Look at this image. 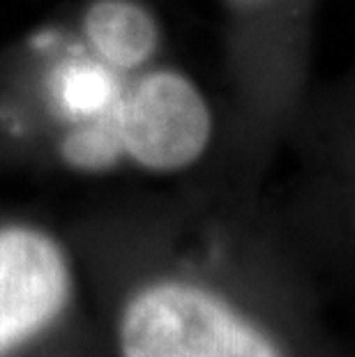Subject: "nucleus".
<instances>
[{"mask_svg": "<svg viewBox=\"0 0 355 357\" xmlns=\"http://www.w3.org/2000/svg\"><path fill=\"white\" fill-rule=\"evenodd\" d=\"M120 77L123 74L113 72L95 56L65 58L51 70V104L70 125L104 118L118 109L123 97L125 86Z\"/></svg>", "mask_w": 355, "mask_h": 357, "instance_id": "39448f33", "label": "nucleus"}, {"mask_svg": "<svg viewBox=\"0 0 355 357\" xmlns=\"http://www.w3.org/2000/svg\"><path fill=\"white\" fill-rule=\"evenodd\" d=\"M60 157L81 173L111 171L125 159L116 111L104 118L72 123L60 141Z\"/></svg>", "mask_w": 355, "mask_h": 357, "instance_id": "423d86ee", "label": "nucleus"}, {"mask_svg": "<svg viewBox=\"0 0 355 357\" xmlns=\"http://www.w3.org/2000/svg\"><path fill=\"white\" fill-rule=\"evenodd\" d=\"M72 298V270L58 242L33 226L0 229V357L47 330Z\"/></svg>", "mask_w": 355, "mask_h": 357, "instance_id": "7ed1b4c3", "label": "nucleus"}, {"mask_svg": "<svg viewBox=\"0 0 355 357\" xmlns=\"http://www.w3.org/2000/svg\"><path fill=\"white\" fill-rule=\"evenodd\" d=\"M118 339L123 357H284L252 318L190 279H160L134 293Z\"/></svg>", "mask_w": 355, "mask_h": 357, "instance_id": "f257e3e1", "label": "nucleus"}, {"mask_svg": "<svg viewBox=\"0 0 355 357\" xmlns=\"http://www.w3.org/2000/svg\"><path fill=\"white\" fill-rule=\"evenodd\" d=\"M125 159L155 176L192 169L208 153L215 118L206 93L173 67L141 72L116 109Z\"/></svg>", "mask_w": 355, "mask_h": 357, "instance_id": "f03ea898", "label": "nucleus"}, {"mask_svg": "<svg viewBox=\"0 0 355 357\" xmlns=\"http://www.w3.org/2000/svg\"><path fill=\"white\" fill-rule=\"evenodd\" d=\"M81 30L90 56L118 74L146 70L162 42L160 24L141 0H93Z\"/></svg>", "mask_w": 355, "mask_h": 357, "instance_id": "20e7f679", "label": "nucleus"}]
</instances>
